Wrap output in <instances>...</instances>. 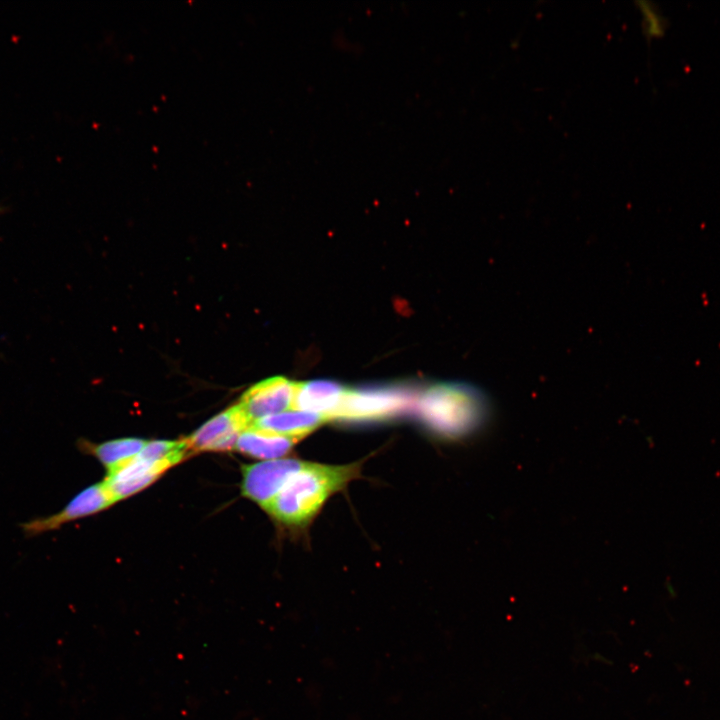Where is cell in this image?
Returning <instances> with one entry per match:
<instances>
[{"label": "cell", "instance_id": "cell-1", "mask_svg": "<svg viewBox=\"0 0 720 720\" xmlns=\"http://www.w3.org/2000/svg\"><path fill=\"white\" fill-rule=\"evenodd\" d=\"M360 464H307L295 473L265 510L277 521L302 527L318 513L326 500L358 477Z\"/></svg>", "mask_w": 720, "mask_h": 720}, {"label": "cell", "instance_id": "cell-2", "mask_svg": "<svg viewBox=\"0 0 720 720\" xmlns=\"http://www.w3.org/2000/svg\"><path fill=\"white\" fill-rule=\"evenodd\" d=\"M490 401L478 388L462 383L436 384L424 391L418 411L435 432L449 438L466 436L486 423Z\"/></svg>", "mask_w": 720, "mask_h": 720}, {"label": "cell", "instance_id": "cell-3", "mask_svg": "<svg viewBox=\"0 0 720 720\" xmlns=\"http://www.w3.org/2000/svg\"><path fill=\"white\" fill-rule=\"evenodd\" d=\"M410 403L411 393L402 387L347 390L332 418L351 420L384 418L401 412Z\"/></svg>", "mask_w": 720, "mask_h": 720}, {"label": "cell", "instance_id": "cell-4", "mask_svg": "<svg viewBox=\"0 0 720 720\" xmlns=\"http://www.w3.org/2000/svg\"><path fill=\"white\" fill-rule=\"evenodd\" d=\"M306 461L294 458L266 460L242 467V493L265 509Z\"/></svg>", "mask_w": 720, "mask_h": 720}, {"label": "cell", "instance_id": "cell-5", "mask_svg": "<svg viewBox=\"0 0 720 720\" xmlns=\"http://www.w3.org/2000/svg\"><path fill=\"white\" fill-rule=\"evenodd\" d=\"M116 502L104 482L89 486L75 495L62 510L20 524L26 537H35L56 530L62 525L99 512Z\"/></svg>", "mask_w": 720, "mask_h": 720}, {"label": "cell", "instance_id": "cell-6", "mask_svg": "<svg viewBox=\"0 0 720 720\" xmlns=\"http://www.w3.org/2000/svg\"><path fill=\"white\" fill-rule=\"evenodd\" d=\"M298 383L272 377L250 387L238 403L251 425L264 417L294 409Z\"/></svg>", "mask_w": 720, "mask_h": 720}, {"label": "cell", "instance_id": "cell-7", "mask_svg": "<svg viewBox=\"0 0 720 720\" xmlns=\"http://www.w3.org/2000/svg\"><path fill=\"white\" fill-rule=\"evenodd\" d=\"M250 423L239 404L212 417L185 439L189 452L227 451L235 448L239 435Z\"/></svg>", "mask_w": 720, "mask_h": 720}, {"label": "cell", "instance_id": "cell-8", "mask_svg": "<svg viewBox=\"0 0 720 720\" xmlns=\"http://www.w3.org/2000/svg\"><path fill=\"white\" fill-rule=\"evenodd\" d=\"M171 466L166 462H153L137 455L109 470L103 482L118 501L150 485Z\"/></svg>", "mask_w": 720, "mask_h": 720}, {"label": "cell", "instance_id": "cell-9", "mask_svg": "<svg viewBox=\"0 0 720 720\" xmlns=\"http://www.w3.org/2000/svg\"><path fill=\"white\" fill-rule=\"evenodd\" d=\"M347 390L331 381L316 380L298 384L294 409L323 414L330 420Z\"/></svg>", "mask_w": 720, "mask_h": 720}, {"label": "cell", "instance_id": "cell-10", "mask_svg": "<svg viewBox=\"0 0 720 720\" xmlns=\"http://www.w3.org/2000/svg\"><path fill=\"white\" fill-rule=\"evenodd\" d=\"M327 420L320 413L291 409L259 419L251 427L301 440Z\"/></svg>", "mask_w": 720, "mask_h": 720}, {"label": "cell", "instance_id": "cell-11", "mask_svg": "<svg viewBox=\"0 0 720 720\" xmlns=\"http://www.w3.org/2000/svg\"><path fill=\"white\" fill-rule=\"evenodd\" d=\"M297 441L299 440L249 427L239 435L235 449L264 461L274 460L290 452Z\"/></svg>", "mask_w": 720, "mask_h": 720}, {"label": "cell", "instance_id": "cell-12", "mask_svg": "<svg viewBox=\"0 0 720 720\" xmlns=\"http://www.w3.org/2000/svg\"><path fill=\"white\" fill-rule=\"evenodd\" d=\"M146 442L145 440L137 438H125L104 442L88 448L109 471L137 456Z\"/></svg>", "mask_w": 720, "mask_h": 720}, {"label": "cell", "instance_id": "cell-13", "mask_svg": "<svg viewBox=\"0 0 720 720\" xmlns=\"http://www.w3.org/2000/svg\"><path fill=\"white\" fill-rule=\"evenodd\" d=\"M2 212V208H0V213Z\"/></svg>", "mask_w": 720, "mask_h": 720}]
</instances>
